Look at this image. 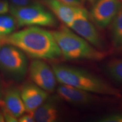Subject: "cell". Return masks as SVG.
Instances as JSON below:
<instances>
[{
	"instance_id": "4fadbf2b",
	"label": "cell",
	"mask_w": 122,
	"mask_h": 122,
	"mask_svg": "<svg viewBox=\"0 0 122 122\" xmlns=\"http://www.w3.org/2000/svg\"><path fill=\"white\" fill-rule=\"evenodd\" d=\"M32 114L37 122H54L59 118L58 106L52 99H47Z\"/></svg>"
},
{
	"instance_id": "8fae6325",
	"label": "cell",
	"mask_w": 122,
	"mask_h": 122,
	"mask_svg": "<svg viewBox=\"0 0 122 122\" xmlns=\"http://www.w3.org/2000/svg\"><path fill=\"white\" fill-rule=\"evenodd\" d=\"M57 92L62 100L74 105H88L94 100L92 93L68 85H59L57 88Z\"/></svg>"
},
{
	"instance_id": "3957f363",
	"label": "cell",
	"mask_w": 122,
	"mask_h": 122,
	"mask_svg": "<svg viewBox=\"0 0 122 122\" xmlns=\"http://www.w3.org/2000/svg\"><path fill=\"white\" fill-rule=\"evenodd\" d=\"M51 32L61 50V56L67 60L97 61L105 57L104 52L96 48L66 25Z\"/></svg>"
},
{
	"instance_id": "44dd1931",
	"label": "cell",
	"mask_w": 122,
	"mask_h": 122,
	"mask_svg": "<svg viewBox=\"0 0 122 122\" xmlns=\"http://www.w3.org/2000/svg\"><path fill=\"white\" fill-rule=\"evenodd\" d=\"M64 4L77 7H82V0H57Z\"/></svg>"
},
{
	"instance_id": "ffe728a7",
	"label": "cell",
	"mask_w": 122,
	"mask_h": 122,
	"mask_svg": "<svg viewBox=\"0 0 122 122\" xmlns=\"http://www.w3.org/2000/svg\"><path fill=\"white\" fill-rule=\"evenodd\" d=\"M18 122H34L35 119L32 114L30 112H27V114H23L18 118Z\"/></svg>"
},
{
	"instance_id": "277c9868",
	"label": "cell",
	"mask_w": 122,
	"mask_h": 122,
	"mask_svg": "<svg viewBox=\"0 0 122 122\" xmlns=\"http://www.w3.org/2000/svg\"><path fill=\"white\" fill-rule=\"evenodd\" d=\"M25 54L13 45L4 44L0 49V71L12 80L19 81L28 72Z\"/></svg>"
},
{
	"instance_id": "d6986e66",
	"label": "cell",
	"mask_w": 122,
	"mask_h": 122,
	"mask_svg": "<svg viewBox=\"0 0 122 122\" xmlns=\"http://www.w3.org/2000/svg\"><path fill=\"white\" fill-rule=\"evenodd\" d=\"M10 4L7 0H0V15L6 14L10 11Z\"/></svg>"
},
{
	"instance_id": "2e32d148",
	"label": "cell",
	"mask_w": 122,
	"mask_h": 122,
	"mask_svg": "<svg viewBox=\"0 0 122 122\" xmlns=\"http://www.w3.org/2000/svg\"><path fill=\"white\" fill-rule=\"evenodd\" d=\"M17 26L13 15H0V39L13 33Z\"/></svg>"
},
{
	"instance_id": "30bf717a",
	"label": "cell",
	"mask_w": 122,
	"mask_h": 122,
	"mask_svg": "<svg viewBox=\"0 0 122 122\" xmlns=\"http://www.w3.org/2000/svg\"><path fill=\"white\" fill-rule=\"evenodd\" d=\"M0 101L7 111L15 118H19L26 112L20 93L15 86H9L2 92Z\"/></svg>"
},
{
	"instance_id": "e0dca14e",
	"label": "cell",
	"mask_w": 122,
	"mask_h": 122,
	"mask_svg": "<svg viewBox=\"0 0 122 122\" xmlns=\"http://www.w3.org/2000/svg\"><path fill=\"white\" fill-rule=\"evenodd\" d=\"M100 122H122V112L105 115L98 120Z\"/></svg>"
},
{
	"instance_id": "7c38bea8",
	"label": "cell",
	"mask_w": 122,
	"mask_h": 122,
	"mask_svg": "<svg viewBox=\"0 0 122 122\" xmlns=\"http://www.w3.org/2000/svg\"><path fill=\"white\" fill-rule=\"evenodd\" d=\"M45 2L53 14L67 27L71 23L83 8L69 5L57 0H45Z\"/></svg>"
},
{
	"instance_id": "5b68a950",
	"label": "cell",
	"mask_w": 122,
	"mask_h": 122,
	"mask_svg": "<svg viewBox=\"0 0 122 122\" xmlns=\"http://www.w3.org/2000/svg\"><path fill=\"white\" fill-rule=\"evenodd\" d=\"M18 27H54L57 22L54 15L38 3L23 7H10Z\"/></svg>"
},
{
	"instance_id": "ba28073f",
	"label": "cell",
	"mask_w": 122,
	"mask_h": 122,
	"mask_svg": "<svg viewBox=\"0 0 122 122\" xmlns=\"http://www.w3.org/2000/svg\"><path fill=\"white\" fill-rule=\"evenodd\" d=\"M28 71L33 83L47 92L56 89L57 79L52 67L42 59H35L30 62Z\"/></svg>"
},
{
	"instance_id": "52a82bcc",
	"label": "cell",
	"mask_w": 122,
	"mask_h": 122,
	"mask_svg": "<svg viewBox=\"0 0 122 122\" xmlns=\"http://www.w3.org/2000/svg\"><path fill=\"white\" fill-rule=\"evenodd\" d=\"M122 8V0H97L89 14L90 19L99 28H105Z\"/></svg>"
},
{
	"instance_id": "5bb4252c",
	"label": "cell",
	"mask_w": 122,
	"mask_h": 122,
	"mask_svg": "<svg viewBox=\"0 0 122 122\" xmlns=\"http://www.w3.org/2000/svg\"><path fill=\"white\" fill-rule=\"evenodd\" d=\"M111 37L114 48L122 50V8L111 23Z\"/></svg>"
},
{
	"instance_id": "d4e9b609",
	"label": "cell",
	"mask_w": 122,
	"mask_h": 122,
	"mask_svg": "<svg viewBox=\"0 0 122 122\" xmlns=\"http://www.w3.org/2000/svg\"><path fill=\"white\" fill-rule=\"evenodd\" d=\"M88 1H94V0H88Z\"/></svg>"
},
{
	"instance_id": "6da1fadb",
	"label": "cell",
	"mask_w": 122,
	"mask_h": 122,
	"mask_svg": "<svg viewBox=\"0 0 122 122\" xmlns=\"http://www.w3.org/2000/svg\"><path fill=\"white\" fill-rule=\"evenodd\" d=\"M1 45L19 48L34 59L51 60L61 56V50L51 32L38 26H30L0 39Z\"/></svg>"
},
{
	"instance_id": "9a60e30c",
	"label": "cell",
	"mask_w": 122,
	"mask_h": 122,
	"mask_svg": "<svg viewBox=\"0 0 122 122\" xmlns=\"http://www.w3.org/2000/svg\"><path fill=\"white\" fill-rule=\"evenodd\" d=\"M105 71L112 80L122 84V59H113L107 62Z\"/></svg>"
},
{
	"instance_id": "ac0fdd59",
	"label": "cell",
	"mask_w": 122,
	"mask_h": 122,
	"mask_svg": "<svg viewBox=\"0 0 122 122\" xmlns=\"http://www.w3.org/2000/svg\"><path fill=\"white\" fill-rule=\"evenodd\" d=\"M10 7H20L36 3L34 0H9Z\"/></svg>"
},
{
	"instance_id": "8992f818",
	"label": "cell",
	"mask_w": 122,
	"mask_h": 122,
	"mask_svg": "<svg viewBox=\"0 0 122 122\" xmlns=\"http://www.w3.org/2000/svg\"><path fill=\"white\" fill-rule=\"evenodd\" d=\"M68 27L96 48H102L103 42L85 9L82 8Z\"/></svg>"
},
{
	"instance_id": "603a6c76",
	"label": "cell",
	"mask_w": 122,
	"mask_h": 122,
	"mask_svg": "<svg viewBox=\"0 0 122 122\" xmlns=\"http://www.w3.org/2000/svg\"><path fill=\"white\" fill-rule=\"evenodd\" d=\"M2 92H3V89L2 87V84H1V81H0V99L1 98V97H2Z\"/></svg>"
},
{
	"instance_id": "7402d4cb",
	"label": "cell",
	"mask_w": 122,
	"mask_h": 122,
	"mask_svg": "<svg viewBox=\"0 0 122 122\" xmlns=\"http://www.w3.org/2000/svg\"><path fill=\"white\" fill-rule=\"evenodd\" d=\"M5 122V119L4 115H3L2 111L0 109V122Z\"/></svg>"
},
{
	"instance_id": "9c48e42d",
	"label": "cell",
	"mask_w": 122,
	"mask_h": 122,
	"mask_svg": "<svg viewBox=\"0 0 122 122\" xmlns=\"http://www.w3.org/2000/svg\"><path fill=\"white\" fill-rule=\"evenodd\" d=\"M20 93L25 111L33 112L48 98V92L34 83H27L22 86Z\"/></svg>"
},
{
	"instance_id": "cb8c5ba5",
	"label": "cell",
	"mask_w": 122,
	"mask_h": 122,
	"mask_svg": "<svg viewBox=\"0 0 122 122\" xmlns=\"http://www.w3.org/2000/svg\"><path fill=\"white\" fill-rule=\"evenodd\" d=\"M1 41H0V49H1Z\"/></svg>"
},
{
	"instance_id": "7a4b0ae2",
	"label": "cell",
	"mask_w": 122,
	"mask_h": 122,
	"mask_svg": "<svg viewBox=\"0 0 122 122\" xmlns=\"http://www.w3.org/2000/svg\"><path fill=\"white\" fill-rule=\"evenodd\" d=\"M56 79L61 84L83 90L91 93L119 97L120 92L107 82L91 73L65 65L55 64L52 66Z\"/></svg>"
}]
</instances>
